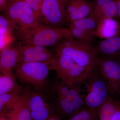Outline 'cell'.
Segmentation results:
<instances>
[{"label": "cell", "mask_w": 120, "mask_h": 120, "mask_svg": "<svg viewBox=\"0 0 120 120\" xmlns=\"http://www.w3.org/2000/svg\"><path fill=\"white\" fill-rule=\"evenodd\" d=\"M98 114L97 110L84 106L75 112L66 120H87Z\"/></svg>", "instance_id": "cell-22"}, {"label": "cell", "mask_w": 120, "mask_h": 120, "mask_svg": "<svg viewBox=\"0 0 120 120\" xmlns=\"http://www.w3.org/2000/svg\"><path fill=\"white\" fill-rule=\"evenodd\" d=\"M81 87L85 106L98 111L111 95L97 65L90 72Z\"/></svg>", "instance_id": "cell-2"}, {"label": "cell", "mask_w": 120, "mask_h": 120, "mask_svg": "<svg viewBox=\"0 0 120 120\" xmlns=\"http://www.w3.org/2000/svg\"><path fill=\"white\" fill-rule=\"evenodd\" d=\"M25 92L23 88H20L12 91L0 95V111L10 109L16 103Z\"/></svg>", "instance_id": "cell-18"}, {"label": "cell", "mask_w": 120, "mask_h": 120, "mask_svg": "<svg viewBox=\"0 0 120 120\" xmlns=\"http://www.w3.org/2000/svg\"><path fill=\"white\" fill-rule=\"evenodd\" d=\"M87 120H98V114Z\"/></svg>", "instance_id": "cell-29"}, {"label": "cell", "mask_w": 120, "mask_h": 120, "mask_svg": "<svg viewBox=\"0 0 120 120\" xmlns=\"http://www.w3.org/2000/svg\"><path fill=\"white\" fill-rule=\"evenodd\" d=\"M118 9V13H117V17L120 19V1L117 2Z\"/></svg>", "instance_id": "cell-28"}, {"label": "cell", "mask_w": 120, "mask_h": 120, "mask_svg": "<svg viewBox=\"0 0 120 120\" xmlns=\"http://www.w3.org/2000/svg\"><path fill=\"white\" fill-rule=\"evenodd\" d=\"M8 0H0V11H4L8 3Z\"/></svg>", "instance_id": "cell-27"}, {"label": "cell", "mask_w": 120, "mask_h": 120, "mask_svg": "<svg viewBox=\"0 0 120 120\" xmlns=\"http://www.w3.org/2000/svg\"><path fill=\"white\" fill-rule=\"evenodd\" d=\"M12 72L0 76V95L12 92L21 87L16 82Z\"/></svg>", "instance_id": "cell-20"}, {"label": "cell", "mask_w": 120, "mask_h": 120, "mask_svg": "<svg viewBox=\"0 0 120 120\" xmlns=\"http://www.w3.org/2000/svg\"><path fill=\"white\" fill-rule=\"evenodd\" d=\"M111 120H120V103Z\"/></svg>", "instance_id": "cell-26"}, {"label": "cell", "mask_w": 120, "mask_h": 120, "mask_svg": "<svg viewBox=\"0 0 120 120\" xmlns=\"http://www.w3.org/2000/svg\"><path fill=\"white\" fill-rule=\"evenodd\" d=\"M95 48L98 56L120 62V34L99 41Z\"/></svg>", "instance_id": "cell-12"}, {"label": "cell", "mask_w": 120, "mask_h": 120, "mask_svg": "<svg viewBox=\"0 0 120 120\" xmlns=\"http://www.w3.org/2000/svg\"><path fill=\"white\" fill-rule=\"evenodd\" d=\"M54 54L53 69L56 71L58 79H61L76 62L70 57L65 54L57 53Z\"/></svg>", "instance_id": "cell-16"}, {"label": "cell", "mask_w": 120, "mask_h": 120, "mask_svg": "<svg viewBox=\"0 0 120 120\" xmlns=\"http://www.w3.org/2000/svg\"><path fill=\"white\" fill-rule=\"evenodd\" d=\"M24 0H8V2H15V1H23Z\"/></svg>", "instance_id": "cell-30"}, {"label": "cell", "mask_w": 120, "mask_h": 120, "mask_svg": "<svg viewBox=\"0 0 120 120\" xmlns=\"http://www.w3.org/2000/svg\"><path fill=\"white\" fill-rule=\"evenodd\" d=\"M56 95V105L60 114L62 117L67 119L77 111L68 99Z\"/></svg>", "instance_id": "cell-21"}, {"label": "cell", "mask_w": 120, "mask_h": 120, "mask_svg": "<svg viewBox=\"0 0 120 120\" xmlns=\"http://www.w3.org/2000/svg\"><path fill=\"white\" fill-rule=\"evenodd\" d=\"M29 5L38 18L41 12V6L37 0H24Z\"/></svg>", "instance_id": "cell-25"}, {"label": "cell", "mask_w": 120, "mask_h": 120, "mask_svg": "<svg viewBox=\"0 0 120 120\" xmlns=\"http://www.w3.org/2000/svg\"><path fill=\"white\" fill-rule=\"evenodd\" d=\"M60 120L58 118H50L49 120Z\"/></svg>", "instance_id": "cell-31"}, {"label": "cell", "mask_w": 120, "mask_h": 120, "mask_svg": "<svg viewBox=\"0 0 120 120\" xmlns=\"http://www.w3.org/2000/svg\"><path fill=\"white\" fill-rule=\"evenodd\" d=\"M20 53L19 63L31 62H45L51 60L54 54L46 47L34 45H19Z\"/></svg>", "instance_id": "cell-8"}, {"label": "cell", "mask_w": 120, "mask_h": 120, "mask_svg": "<svg viewBox=\"0 0 120 120\" xmlns=\"http://www.w3.org/2000/svg\"><path fill=\"white\" fill-rule=\"evenodd\" d=\"M69 0H44L38 18L44 26L63 27L67 22L66 8Z\"/></svg>", "instance_id": "cell-6"}, {"label": "cell", "mask_w": 120, "mask_h": 120, "mask_svg": "<svg viewBox=\"0 0 120 120\" xmlns=\"http://www.w3.org/2000/svg\"><path fill=\"white\" fill-rule=\"evenodd\" d=\"M118 101H120V97H119V99H118Z\"/></svg>", "instance_id": "cell-33"}, {"label": "cell", "mask_w": 120, "mask_h": 120, "mask_svg": "<svg viewBox=\"0 0 120 120\" xmlns=\"http://www.w3.org/2000/svg\"><path fill=\"white\" fill-rule=\"evenodd\" d=\"M7 114L9 120H33L28 102L26 91Z\"/></svg>", "instance_id": "cell-14"}, {"label": "cell", "mask_w": 120, "mask_h": 120, "mask_svg": "<svg viewBox=\"0 0 120 120\" xmlns=\"http://www.w3.org/2000/svg\"><path fill=\"white\" fill-rule=\"evenodd\" d=\"M97 65L111 96L118 101L120 94V62L98 56Z\"/></svg>", "instance_id": "cell-7"}, {"label": "cell", "mask_w": 120, "mask_h": 120, "mask_svg": "<svg viewBox=\"0 0 120 120\" xmlns=\"http://www.w3.org/2000/svg\"><path fill=\"white\" fill-rule=\"evenodd\" d=\"M114 1H116V2H118V1H120V0H114Z\"/></svg>", "instance_id": "cell-32"}, {"label": "cell", "mask_w": 120, "mask_h": 120, "mask_svg": "<svg viewBox=\"0 0 120 120\" xmlns=\"http://www.w3.org/2000/svg\"><path fill=\"white\" fill-rule=\"evenodd\" d=\"M4 14L12 24L13 31L27 30L39 24L37 15L24 0L8 2Z\"/></svg>", "instance_id": "cell-5"}, {"label": "cell", "mask_w": 120, "mask_h": 120, "mask_svg": "<svg viewBox=\"0 0 120 120\" xmlns=\"http://www.w3.org/2000/svg\"><path fill=\"white\" fill-rule=\"evenodd\" d=\"M28 105L33 120H46L49 116V107L42 95L34 91H26Z\"/></svg>", "instance_id": "cell-10"}, {"label": "cell", "mask_w": 120, "mask_h": 120, "mask_svg": "<svg viewBox=\"0 0 120 120\" xmlns=\"http://www.w3.org/2000/svg\"><path fill=\"white\" fill-rule=\"evenodd\" d=\"M93 9V2L88 0H69L66 8L67 22L69 23L88 17Z\"/></svg>", "instance_id": "cell-9"}, {"label": "cell", "mask_w": 120, "mask_h": 120, "mask_svg": "<svg viewBox=\"0 0 120 120\" xmlns=\"http://www.w3.org/2000/svg\"><path fill=\"white\" fill-rule=\"evenodd\" d=\"M53 59L45 62L19 63L15 68L16 77L22 83L30 84L37 90L41 89L47 80L49 71L53 69Z\"/></svg>", "instance_id": "cell-4"}, {"label": "cell", "mask_w": 120, "mask_h": 120, "mask_svg": "<svg viewBox=\"0 0 120 120\" xmlns=\"http://www.w3.org/2000/svg\"><path fill=\"white\" fill-rule=\"evenodd\" d=\"M20 58L19 45H9L0 50V72L5 75L12 73V69L19 63Z\"/></svg>", "instance_id": "cell-11"}, {"label": "cell", "mask_w": 120, "mask_h": 120, "mask_svg": "<svg viewBox=\"0 0 120 120\" xmlns=\"http://www.w3.org/2000/svg\"><path fill=\"white\" fill-rule=\"evenodd\" d=\"M54 53L65 54L75 62L86 67L97 66L98 55L95 47L72 37L64 39L55 46Z\"/></svg>", "instance_id": "cell-3"}, {"label": "cell", "mask_w": 120, "mask_h": 120, "mask_svg": "<svg viewBox=\"0 0 120 120\" xmlns=\"http://www.w3.org/2000/svg\"><path fill=\"white\" fill-rule=\"evenodd\" d=\"M20 45H34L45 47H55L64 39L72 37L68 28L39 24L34 27L13 31Z\"/></svg>", "instance_id": "cell-1"}, {"label": "cell", "mask_w": 120, "mask_h": 120, "mask_svg": "<svg viewBox=\"0 0 120 120\" xmlns=\"http://www.w3.org/2000/svg\"><path fill=\"white\" fill-rule=\"evenodd\" d=\"M13 27L11 22L4 16H0V37H10L13 34Z\"/></svg>", "instance_id": "cell-24"}, {"label": "cell", "mask_w": 120, "mask_h": 120, "mask_svg": "<svg viewBox=\"0 0 120 120\" xmlns=\"http://www.w3.org/2000/svg\"><path fill=\"white\" fill-rule=\"evenodd\" d=\"M91 15L97 20L107 18L117 17L118 9L117 2L114 0H94Z\"/></svg>", "instance_id": "cell-13"}, {"label": "cell", "mask_w": 120, "mask_h": 120, "mask_svg": "<svg viewBox=\"0 0 120 120\" xmlns=\"http://www.w3.org/2000/svg\"><path fill=\"white\" fill-rule=\"evenodd\" d=\"M120 103V101L111 96L98 110V120H111Z\"/></svg>", "instance_id": "cell-17"}, {"label": "cell", "mask_w": 120, "mask_h": 120, "mask_svg": "<svg viewBox=\"0 0 120 120\" xmlns=\"http://www.w3.org/2000/svg\"><path fill=\"white\" fill-rule=\"evenodd\" d=\"M68 29L72 36L75 39L91 45L94 37L70 24H69Z\"/></svg>", "instance_id": "cell-23"}, {"label": "cell", "mask_w": 120, "mask_h": 120, "mask_svg": "<svg viewBox=\"0 0 120 120\" xmlns=\"http://www.w3.org/2000/svg\"><path fill=\"white\" fill-rule=\"evenodd\" d=\"M71 26L80 29L83 31L95 37V32L97 28V20L92 15L69 23Z\"/></svg>", "instance_id": "cell-19"}, {"label": "cell", "mask_w": 120, "mask_h": 120, "mask_svg": "<svg viewBox=\"0 0 120 120\" xmlns=\"http://www.w3.org/2000/svg\"><path fill=\"white\" fill-rule=\"evenodd\" d=\"M120 34V25L114 18H107L98 23L95 36L102 39L112 38Z\"/></svg>", "instance_id": "cell-15"}]
</instances>
